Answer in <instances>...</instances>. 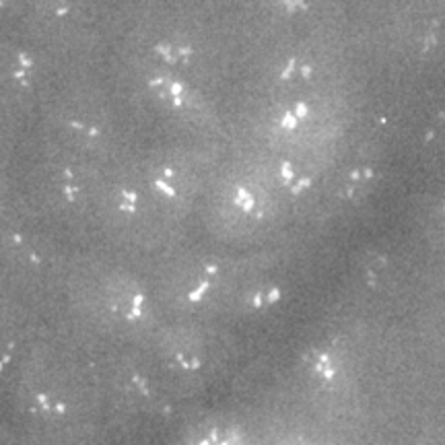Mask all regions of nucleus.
I'll return each instance as SVG.
<instances>
[{
	"instance_id": "f257e3e1",
	"label": "nucleus",
	"mask_w": 445,
	"mask_h": 445,
	"mask_svg": "<svg viewBox=\"0 0 445 445\" xmlns=\"http://www.w3.org/2000/svg\"><path fill=\"white\" fill-rule=\"evenodd\" d=\"M151 91L157 95L167 109L175 111L180 118L196 124V126H208L212 120V114L204 99L200 97L192 87L184 85L180 79H173L169 75H153L149 79Z\"/></svg>"
},
{
	"instance_id": "f03ea898",
	"label": "nucleus",
	"mask_w": 445,
	"mask_h": 445,
	"mask_svg": "<svg viewBox=\"0 0 445 445\" xmlns=\"http://www.w3.org/2000/svg\"><path fill=\"white\" fill-rule=\"evenodd\" d=\"M58 130L93 144L107 136L109 120L93 103H68L58 111Z\"/></svg>"
}]
</instances>
